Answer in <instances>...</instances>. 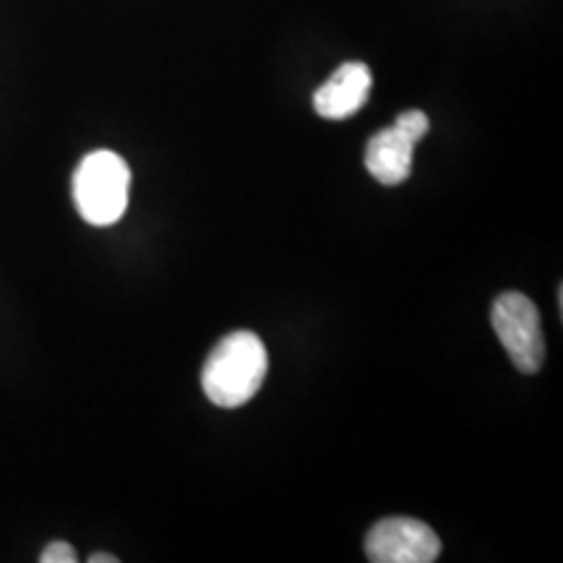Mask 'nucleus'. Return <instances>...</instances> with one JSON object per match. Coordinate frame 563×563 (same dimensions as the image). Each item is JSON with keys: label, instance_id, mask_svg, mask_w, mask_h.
<instances>
[{"label": "nucleus", "instance_id": "1", "mask_svg": "<svg viewBox=\"0 0 563 563\" xmlns=\"http://www.w3.org/2000/svg\"><path fill=\"white\" fill-rule=\"evenodd\" d=\"M269 355L253 332H232L217 342L201 371L203 394L217 407H243L264 386Z\"/></svg>", "mask_w": 563, "mask_h": 563}, {"label": "nucleus", "instance_id": "8", "mask_svg": "<svg viewBox=\"0 0 563 563\" xmlns=\"http://www.w3.org/2000/svg\"><path fill=\"white\" fill-rule=\"evenodd\" d=\"M89 563H118V559L110 553H95V555H89Z\"/></svg>", "mask_w": 563, "mask_h": 563}, {"label": "nucleus", "instance_id": "4", "mask_svg": "<svg viewBox=\"0 0 563 563\" xmlns=\"http://www.w3.org/2000/svg\"><path fill=\"white\" fill-rule=\"evenodd\" d=\"M431 129L426 112L407 110L389 129L378 131L365 146V167L384 186H399L410 178L418 141Z\"/></svg>", "mask_w": 563, "mask_h": 563}, {"label": "nucleus", "instance_id": "2", "mask_svg": "<svg viewBox=\"0 0 563 563\" xmlns=\"http://www.w3.org/2000/svg\"><path fill=\"white\" fill-rule=\"evenodd\" d=\"M131 170L121 154L100 150L81 159L74 173V201L84 222L95 228L115 224L129 209Z\"/></svg>", "mask_w": 563, "mask_h": 563}, {"label": "nucleus", "instance_id": "6", "mask_svg": "<svg viewBox=\"0 0 563 563\" xmlns=\"http://www.w3.org/2000/svg\"><path fill=\"white\" fill-rule=\"evenodd\" d=\"M371 84V68L365 63H342L332 74V79L316 89L313 108L327 121H344L368 102Z\"/></svg>", "mask_w": 563, "mask_h": 563}, {"label": "nucleus", "instance_id": "7", "mask_svg": "<svg viewBox=\"0 0 563 563\" xmlns=\"http://www.w3.org/2000/svg\"><path fill=\"white\" fill-rule=\"evenodd\" d=\"M42 563H76L79 561V555H76L74 545L63 543V540H55V543H51L42 551L40 555Z\"/></svg>", "mask_w": 563, "mask_h": 563}, {"label": "nucleus", "instance_id": "3", "mask_svg": "<svg viewBox=\"0 0 563 563\" xmlns=\"http://www.w3.org/2000/svg\"><path fill=\"white\" fill-rule=\"evenodd\" d=\"M493 332L522 373H538L545 361V334L538 306L522 292H504L493 302Z\"/></svg>", "mask_w": 563, "mask_h": 563}, {"label": "nucleus", "instance_id": "5", "mask_svg": "<svg viewBox=\"0 0 563 563\" xmlns=\"http://www.w3.org/2000/svg\"><path fill=\"white\" fill-rule=\"evenodd\" d=\"M439 553V534L412 517H386L365 538V555L373 563H433Z\"/></svg>", "mask_w": 563, "mask_h": 563}]
</instances>
